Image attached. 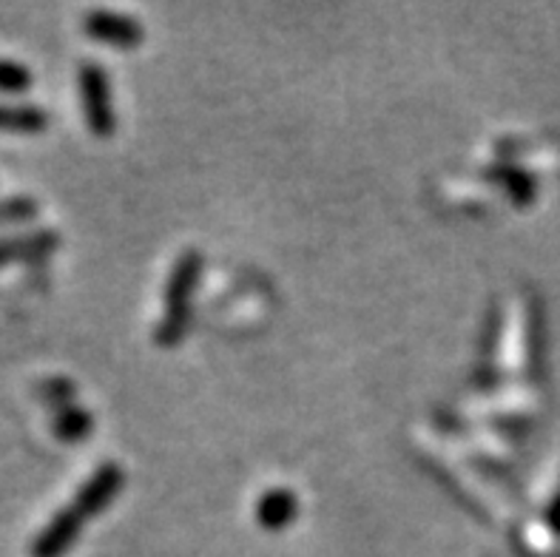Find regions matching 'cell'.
I'll list each match as a JSON object with an SVG mask.
<instances>
[{"label": "cell", "instance_id": "7a4b0ae2", "mask_svg": "<svg viewBox=\"0 0 560 557\" xmlns=\"http://www.w3.org/2000/svg\"><path fill=\"white\" fill-rule=\"evenodd\" d=\"M83 94H85V108L92 114L94 126L103 131L108 123V108H106V83L100 78L97 71L89 69L83 74Z\"/></svg>", "mask_w": 560, "mask_h": 557}, {"label": "cell", "instance_id": "3957f363", "mask_svg": "<svg viewBox=\"0 0 560 557\" xmlns=\"http://www.w3.org/2000/svg\"><path fill=\"white\" fill-rule=\"evenodd\" d=\"M117 484H120L117 473H114V469H106V473L97 475V478H94L92 484L83 489L80 501H83V507L89 509V512H97V509L108 501V492H114V487H117Z\"/></svg>", "mask_w": 560, "mask_h": 557}, {"label": "cell", "instance_id": "5b68a950", "mask_svg": "<svg viewBox=\"0 0 560 557\" xmlns=\"http://www.w3.org/2000/svg\"><path fill=\"white\" fill-rule=\"evenodd\" d=\"M28 74L23 66L14 63H0V89L3 92H18V89H26Z\"/></svg>", "mask_w": 560, "mask_h": 557}, {"label": "cell", "instance_id": "277c9868", "mask_svg": "<svg viewBox=\"0 0 560 557\" xmlns=\"http://www.w3.org/2000/svg\"><path fill=\"white\" fill-rule=\"evenodd\" d=\"M43 126V117L35 108H9L0 106V128H21V131H35Z\"/></svg>", "mask_w": 560, "mask_h": 557}, {"label": "cell", "instance_id": "6da1fadb", "mask_svg": "<svg viewBox=\"0 0 560 557\" xmlns=\"http://www.w3.org/2000/svg\"><path fill=\"white\" fill-rule=\"evenodd\" d=\"M78 535V521L74 515H57L55 523H51L46 535H40L37 541V557H57L63 549H69L71 537Z\"/></svg>", "mask_w": 560, "mask_h": 557}]
</instances>
